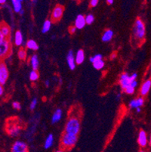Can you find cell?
Instances as JSON below:
<instances>
[{
    "label": "cell",
    "mask_w": 151,
    "mask_h": 152,
    "mask_svg": "<svg viewBox=\"0 0 151 152\" xmlns=\"http://www.w3.org/2000/svg\"><path fill=\"white\" fill-rule=\"evenodd\" d=\"M85 23H86L87 24H91V23L94 21V20H95V18H94V16L92 15H88L85 18Z\"/></svg>",
    "instance_id": "f1b7e54d"
},
{
    "label": "cell",
    "mask_w": 151,
    "mask_h": 152,
    "mask_svg": "<svg viewBox=\"0 0 151 152\" xmlns=\"http://www.w3.org/2000/svg\"><path fill=\"white\" fill-rule=\"evenodd\" d=\"M8 78V70L3 61L0 60V84L3 86Z\"/></svg>",
    "instance_id": "52a82bcc"
},
{
    "label": "cell",
    "mask_w": 151,
    "mask_h": 152,
    "mask_svg": "<svg viewBox=\"0 0 151 152\" xmlns=\"http://www.w3.org/2000/svg\"><path fill=\"white\" fill-rule=\"evenodd\" d=\"M85 24H86V23H85V17L82 15H79L77 16V19H76V21H75V27H76V28L82 29L83 27H85Z\"/></svg>",
    "instance_id": "4fadbf2b"
},
{
    "label": "cell",
    "mask_w": 151,
    "mask_h": 152,
    "mask_svg": "<svg viewBox=\"0 0 151 152\" xmlns=\"http://www.w3.org/2000/svg\"><path fill=\"white\" fill-rule=\"evenodd\" d=\"M76 30H77V28H76V27L75 26H71V27H69V32H70V34H73L76 32Z\"/></svg>",
    "instance_id": "836d02e7"
},
{
    "label": "cell",
    "mask_w": 151,
    "mask_h": 152,
    "mask_svg": "<svg viewBox=\"0 0 151 152\" xmlns=\"http://www.w3.org/2000/svg\"><path fill=\"white\" fill-rule=\"evenodd\" d=\"M149 143H150V145H151V135H150V140H149Z\"/></svg>",
    "instance_id": "ee69618b"
},
{
    "label": "cell",
    "mask_w": 151,
    "mask_h": 152,
    "mask_svg": "<svg viewBox=\"0 0 151 152\" xmlns=\"http://www.w3.org/2000/svg\"><path fill=\"white\" fill-rule=\"evenodd\" d=\"M12 53V45L10 39H5L2 42H0V60L7 58Z\"/></svg>",
    "instance_id": "5b68a950"
},
{
    "label": "cell",
    "mask_w": 151,
    "mask_h": 152,
    "mask_svg": "<svg viewBox=\"0 0 151 152\" xmlns=\"http://www.w3.org/2000/svg\"><path fill=\"white\" fill-rule=\"evenodd\" d=\"M5 39V37H4L3 34H2V32L0 31V42H2V41H3L4 39Z\"/></svg>",
    "instance_id": "8d00e7d4"
},
{
    "label": "cell",
    "mask_w": 151,
    "mask_h": 152,
    "mask_svg": "<svg viewBox=\"0 0 151 152\" xmlns=\"http://www.w3.org/2000/svg\"><path fill=\"white\" fill-rule=\"evenodd\" d=\"M138 142L139 145L141 148H144L147 145V133L144 130L141 129L138 135Z\"/></svg>",
    "instance_id": "30bf717a"
},
{
    "label": "cell",
    "mask_w": 151,
    "mask_h": 152,
    "mask_svg": "<svg viewBox=\"0 0 151 152\" xmlns=\"http://www.w3.org/2000/svg\"><path fill=\"white\" fill-rule=\"evenodd\" d=\"M39 78V74L36 70H33L31 71L30 74V79L31 81H36Z\"/></svg>",
    "instance_id": "4316f807"
},
{
    "label": "cell",
    "mask_w": 151,
    "mask_h": 152,
    "mask_svg": "<svg viewBox=\"0 0 151 152\" xmlns=\"http://www.w3.org/2000/svg\"><path fill=\"white\" fill-rule=\"evenodd\" d=\"M0 31L2 32V34H3L5 39H10V27L5 22H1L0 23Z\"/></svg>",
    "instance_id": "8fae6325"
},
{
    "label": "cell",
    "mask_w": 151,
    "mask_h": 152,
    "mask_svg": "<svg viewBox=\"0 0 151 152\" xmlns=\"http://www.w3.org/2000/svg\"><path fill=\"white\" fill-rule=\"evenodd\" d=\"M63 11H64V7L63 5H57L52 11V16H51V22L56 23V22L59 21L63 16Z\"/></svg>",
    "instance_id": "8992f818"
},
{
    "label": "cell",
    "mask_w": 151,
    "mask_h": 152,
    "mask_svg": "<svg viewBox=\"0 0 151 152\" xmlns=\"http://www.w3.org/2000/svg\"><path fill=\"white\" fill-rule=\"evenodd\" d=\"M107 3L108 5H112V4L113 3V0H107Z\"/></svg>",
    "instance_id": "ab89813d"
},
{
    "label": "cell",
    "mask_w": 151,
    "mask_h": 152,
    "mask_svg": "<svg viewBox=\"0 0 151 152\" xmlns=\"http://www.w3.org/2000/svg\"><path fill=\"white\" fill-rule=\"evenodd\" d=\"M61 115H62V110H61V109H58V110H55V112L53 114V117H52V124L58 123V121H60L61 118Z\"/></svg>",
    "instance_id": "ac0fdd59"
},
{
    "label": "cell",
    "mask_w": 151,
    "mask_h": 152,
    "mask_svg": "<svg viewBox=\"0 0 151 152\" xmlns=\"http://www.w3.org/2000/svg\"><path fill=\"white\" fill-rule=\"evenodd\" d=\"M104 66V62L103 60L98 61L93 63V67L97 70H101V69L103 68Z\"/></svg>",
    "instance_id": "d4e9b609"
},
{
    "label": "cell",
    "mask_w": 151,
    "mask_h": 152,
    "mask_svg": "<svg viewBox=\"0 0 151 152\" xmlns=\"http://www.w3.org/2000/svg\"><path fill=\"white\" fill-rule=\"evenodd\" d=\"M125 92H126L127 94L131 95V94H133L134 92H135V88H133V87H131V86H128L126 89H125Z\"/></svg>",
    "instance_id": "f546056e"
},
{
    "label": "cell",
    "mask_w": 151,
    "mask_h": 152,
    "mask_svg": "<svg viewBox=\"0 0 151 152\" xmlns=\"http://www.w3.org/2000/svg\"><path fill=\"white\" fill-rule=\"evenodd\" d=\"M37 104V99H34L33 101H32L31 104H30V110H33V109L35 108Z\"/></svg>",
    "instance_id": "4dcf8cb0"
},
{
    "label": "cell",
    "mask_w": 151,
    "mask_h": 152,
    "mask_svg": "<svg viewBox=\"0 0 151 152\" xmlns=\"http://www.w3.org/2000/svg\"><path fill=\"white\" fill-rule=\"evenodd\" d=\"M85 59V54H84V51L80 49L77 52V57H76V62L77 64H81Z\"/></svg>",
    "instance_id": "e0dca14e"
},
{
    "label": "cell",
    "mask_w": 151,
    "mask_h": 152,
    "mask_svg": "<svg viewBox=\"0 0 151 152\" xmlns=\"http://www.w3.org/2000/svg\"><path fill=\"white\" fill-rule=\"evenodd\" d=\"M144 100L143 98H138L136 99H134V100L131 101L129 104V106L131 108H138V107H141V106L144 104Z\"/></svg>",
    "instance_id": "5bb4252c"
},
{
    "label": "cell",
    "mask_w": 151,
    "mask_h": 152,
    "mask_svg": "<svg viewBox=\"0 0 151 152\" xmlns=\"http://www.w3.org/2000/svg\"><path fill=\"white\" fill-rule=\"evenodd\" d=\"M77 141H78V135L63 132L61 138V150H70L76 145Z\"/></svg>",
    "instance_id": "3957f363"
},
{
    "label": "cell",
    "mask_w": 151,
    "mask_h": 152,
    "mask_svg": "<svg viewBox=\"0 0 151 152\" xmlns=\"http://www.w3.org/2000/svg\"><path fill=\"white\" fill-rule=\"evenodd\" d=\"M15 45L17 46H20L21 45L22 42H23V36L21 34V32L18 30L15 33Z\"/></svg>",
    "instance_id": "d6986e66"
},
{
    "label": "cell",
    "mask_w": 151,
    "mask_h": 152,
    "mask_svg": "<svg viewBox=\"0 0 151 152\" xmlns=\"http://www.w3.org/2000/svg\"><path fill=\"white\" fill-rule=\"evenodd\" d=\"M55 152H65L64 151H62V150H60V151H57Z\"/></svg>",
    "instance_id": "f6af8a7d"
},
{
    "label": "cell",
    "mask_w": 151,
    "mask_h": 152,
    "mask_svg": "<svg viewBox=\"0 0 151 152\" xmlns=\"http://www.w3.org/2000/svg\"><path fill=\"white\" fill-rule=\"evenodd\" d=\"M116 56H117V54H116V52H113V53L111 55V56H110V58L115 59L116 58Z\"/></svg>",
    "instance_id": "74e56055"
},
{
    "label": "cell",
    "mask_w": 151,
    "mask_h": 152,
    "mask_svg": "<svg viewBox=\"0 0 151 152\" xmlns=\"http://www.w3.org/2000/svg\"><path fill=\"white\" fill-rule=\"evenodd\" d=\"M82 110L80 107H72L69 112V117L65 126L64 132L78 135L80 131Z\"/></svg>",
    "instance_id": "6da1fadb"
},
{
    "label": "cell",
    "mask_w": 151,
    "mask_h": 152,
    "mask_svg": "<svg viewBox=\"0 0 151 152\" xmlns=\"http://www.w3.org/2000/svg\"><path fill=\"white\" fill-rule=\"evenodd\" d=\"M51 20H46L45 21V23H44L43 24V27H42V33H47V32L48 31V30H50V27H51Z\"/></svg>",
    "instance_id": "484cf974"
},
{
    "label": "cell",
    "mask_w": 151,
    "mask_h": 152,
    "mask_svg": "<svg viewBox=\"0 0 151 152\" xmlns=\"http://www.w3.org/2000/svg\"><path fill=\"white\" fill-rule=\"evenodd\" d=\"M3 94V87H2V86L0 84V96Z\"/></svg>",
    "instance_id": "f35d334b"
},
{
    "label": "cell",
    "mask_w": 151,
    "mask_h": 152,
    "mask_svg": "<svg viewBox=\"0 0 151 152\" xmlns=\"http://www.w3.org/2000/svg\"><path fill=\"white\" fill-rule=\"evenodd\" d=\"M11 152H29L28 145L21 141H17L13 144Z\"/></svg>",
    "instance_id": "ba28073f"
},
{
    "label": "cell",
    "mask_w": 151,
    "mask_h": 152,
    "mask_svg": "<svg viewBox=\"0 0 151 152\" xmlns=\"http://www.w3.org/2000/svg\"><path fill=\"white\" fill-rule=\"evenodd\" d=\"M18 57L20 60L24 61L27 58V52H26V49H23V48H20L18 51Z\"/></svg>",
    "instance_id": "cb8c5ba5"
},
{
    "label": "cell",
    "mask_w": 151,
    "mask_h": 152,
    "mask_svg": "<svg viewBox=\"0 0 151 152\" xmlns=\"http://www.w3.org/2000/svg\"><path fill=\"white\" fill-rule=\"evenodd\" d=\"M113 32L111 30H107L104 32L103 37H102V41L103 42H109L113 38Z\"/></svg>",
    "instance_id": "2e32d148"
},
{
    "label": "cell",
    "mask_w": 151,
    "mask_h": 152,
    "mask_svg": "<svg viewBox=\"0 0 151 152\" xmlns=\"http://www.w3.org/2000/svg\"><path fill=\"white\" fill-rule=\"evenodd\" d=\"M21 123L19 122L18 119L13 117L8 119L6 124V132L12 137H16L20 134L22 129Z\"/></svg>",
    "instance_id": "277c9868"
},
{
    "label": "cell",
    "mask_w": 151,
    "mask_h": 152,
    "mask_svg": "<svg viewBox=\"0 0 151 152\" xmlns=\"http://www.w3.org/2000/svg\"><path fill=\"white\" fill-rule=\"evenodd\" d=\"M31 65L33 67V70H37L39 67V61H38V57H37L36 55H34L33 56H32L31 58Z\"/></svg>",
    "instance_id": "7402d4cb"
},
{
    "label": "cell",
    "mask_w": 151,
    "mask_h": 152,
    "mask_svg": "<svg viewBox=\"0 0 151 152\" xmlns=\"http://www.w3.org/2000/svg\"><path fill=\"white\" fill-rule=\"evenodd\" d=\"M53 142H54L53 135H52V134H50V135H48V137H47L46 140H45L44 148H45V149L49 148L53 145Z\"/></svg>",
    "instance_id": "44dd1931"
},
{
    "label": "cell",
    "mask_w": 151,
    "mask_h": 152,
    "mask_svg": "<svg viewBox=\"0 0 151 152\" xmlns=\"http://www.w3.org/2000/svg\"><path fill=\"white\" fill-rule=\"evenodd\" d=\"M140 152H145V151H142V150H141V151H140Z\"/></svg>",
    "instance_id": "7dc6e473"
},
{
    "label": "cell",
    "mask_w": 151,
    "mask_h": 152,
    "mask_svg": "<svg viewBox=\"0 0 151 152\" xmlns=\"http://www.w3.org/2000/svg\"><path fill=\"white\" fill-rule=\"evenodd\" d=\"M27 47L28 48V49H32V50H34V51L38 50L39 49V46L38 45H37L36 42L34 40H32V39H30V40H29L28 42H27Z\"/></svg>",
    "instance_id": "603a6c76"
},
{
    "label": "cell",
    "mask_w": 151,
    "mask_h": 152,
    "mask_svg": "<svg viewBox=\"0 0 151 152\" xmlns=\"http://www.w3.org/2000/svg\"><path fill=\"white\" fill-rule=\"evenodd\" d=\"M151 88V79H149L145 81L141 86V95L142 96H146L150 92V89Z\"/></svg>",
    "instance_id": "7c38bea8"
},
{
    "label": "cell",
    "mask_w": 151,
    "mask_h": 152,
    "mask_svg": "<svg viewBox=\"0 0 151 152\" xmlns=\"http://www.w3.org/2000/svg\"><path fill=\"white\" fill-rule=\"evenodd\" d=\"M20 15H23V10L20 11Z\"/></svg>",
    "instance_id": "bcb514c9"
},
{
    "label": "cell",
    "mask_w": 151,
    "mask_h": 152,
    "mask_svg": "<svg viewBox=\"0 0 151 152\" xmlns=\"http://www.w3.org/2000/svg\"><path fill=\"white\" fill-rule=\"evenodd\" d=\"M100 60H102V55H99V54H98V55H95L94 57L90 58V61H91L92 64Z\"/></svg>",
    "instance_id": "83f0119b"
},
{
    "label": "cell",
    "mask_w": 151,
    "mask_h": 152,
    "mask_svg": "<svg viewBox=\"0 0 151 152\" xmlns=\"http://www.w3.org/2000/svg\"><path fill=\"white\" fill-rule=\"evenodd\" d=\"M146 28L144 23L140 18H137L133 26L132 29V42H135V45H141L145 39Z\"/></svg>",
    "instance_id": "7a4b0ae2"
},
{
    "label": "cell",
    "mask_w": 151,
    "mask_h": 152,
    "mask_svg": "<svg viewBox=\"0 0 151 152\" xmlns=\"http://www.w3.org/2000/svg\"><path fill=\"white\" fill-rule=\"evenodd\" d=\"M5 2H6L5 0H0V4H4L5 3Z\"/></svg>",
    "instance_id": "b9f144b4"
},
{
    "label": "cell",
    "mask_w": 151,
    "mask_h": 152,
    "mask_svg": "<svg viewBox=\"0 0 151 152\" xmlns=\"http://www.w3.org/2000/svg\"><path fill=\"white\" fill-rule=\"evenodd\" d=\"M12 105H13L14 108L17 109V110H20V109L21 108V107H20V104L19 103V102H13Z\"/></svg>",
    "instance_id": "1f68e13d"
},
{
    "label": "cell",
    "mask_w": 151,
    "mask_h": 152,
    "mask_svg": "<svg viewBox=\"0 0 151 152\" xmlns=\"http://www.w3.org/2000/svg\"><path fill=\"white\" fill-rule=\"evenodd\" d=\"M98 4V0H91L90 1V6L95 7Z\"/></svg>",
    "instance_id": "d6a6232c"
},
{
    "label": "cell",
    "mask_w": 151,
    "mask_h": 152,
    "mask_svg": "<svg viewBox=\"0 0 151 152\" xmlns=\"http://www.w3.org/2000/svg\"><path fill=\"white\" fill-rule=\"evenodd\" d=\"M137 78V74H133L132 75L130 76V80H131V83L133 82V81L136 80Z\"/></svg>",
    "instance_id": "e575fe53"
},
{
    "label": "cell",
    "mask_w": 151,
    "mask_h": 152,
    "mask_svg": "<svg viewBox=\"0 0 151 152\" xmlns=\"http://www.w3.org/2000/svg\"><path fill=\"white\" fill-rule=\"evenodd\" d=\"M22 2L20 0H13L12 1V4L14 6V10L15 12H20L21 11V5Z\"/></svg>",
    "instance_id": "ffe728a7"
},
{
    "label": "cell",
    "mask_w": 151,
    "mask_h": 152,
    "mask_svg": "<svg viewBox=\"0 0 151 152\" xmlns=\"http://www.w3.org/2000/svg\"><path fill=\"white\" fill-rule=\"evenodd\" d=\"M137 112H138V113H140V112H141V108H140V107L137 108Z\"/></svg>",
    "instance_id": "7bdbcfd3"
},
{
    "label": "cell",
    "mask_w": 151,
    "mask_h": 152,
    "mask_svg": "<svg viewBox=\"0 0 151 152\" xmlns=\"http://www.w3.org/2000/svg\"><path fill=\"white\" fill-rule=\"evenodd\" d=\"M45 86H49V81L48 80H46L45 81Z\"/></svg>",
    "instance_id": "60d3db41"
},
{
    "label": "cell",
    "mask_w": 151,
    "mask_h": 152,
    "mask_svg": "<svg viewBox=\"0 0 151 152\" xmlns=\"http://www.w3.org/2000/svg\"><path fill=\"white\" fill-rule=\"evenodd\" d=\"M120 86H121L122 89L123 90L126 89L127 87L129 86L130 84H131V80H130V76L128 74L125 73L123 74L120 77Z\"/></svg>",
    "instance_id": "9c48e42d"
},
{
    "label": "cell",
    "mask_w": 151,
    "mask_h": 152,
    "mask_svg": "<svg viewBox=\"0 0 151 152\" xmlns=\"http://www.w3.org/2000/svg\"><path fill=\"white\" fill-rule=\"evenodd\" d=\"M66 61H67V64H68L70 70H74L76 67V64H75V58L73 56V51H70L66 57Z\"/></svg>",
    "instance_id": "9a60e30c"
},
{
    "label": "cell",
    "mask_w": 151,
    "mask_h": 152,
    "mask_svg": "<svg viewBox=\"0 0 151 152\" xmlns=\"http://www.w3.org/2000/svg\"><path fill=\"white\" fill-rule=\"evenodd\" d=\"M137 84H138V83H137L136 80H135V81H133V82L131 83L130 86H131V87H133V88H135V87L137 86Z\"/></svg>",
    "instance_id": "d590c367"
}]
</instances>
